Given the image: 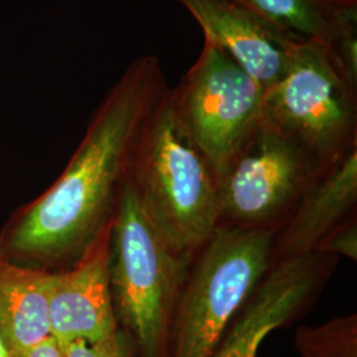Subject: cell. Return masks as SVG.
I'll return each mask as SVG.
<instances>
[{
  "instance_id": "1",
  "label": "cell",
  "mask_w": 357,
  "mask_h": 357,
  "mask_svg": "<svg viewBox=\"0 0 357 357\" xmlns=\"http://www.w3.org/2000/svg\"><path fill=\"white\" fill-rule=\"evenodd\" d=\"M155 56H144L107 91L63 175L17 221L8 248L38 261L81 255L110 221L142 132L168 93Z\"/></svg>"
},
{
  "instance_id": "2",
  "label": "cell",
  "mask_w": 357,
  "mask_h": 357,
  "mask_svg": "<svg viewBox=\"0 0 357 357\" xmlns=\"http://www.w3.org/2000/svg\"><path fill=\"white\" fill-rule=\"evenodd\" d=\"M195 257L162 236L126 178L110 220V290L138 357H169L171 328Z\"/></svg>"
},
{
  "instance_id": "3",
  "label": "cell",
  "mask_w": 357,
  "mask_h": 357,
  "mask_svg": "<svg viewBox=\"0 0 357 357\" xmlns=\"http://www.w3.org/2000/svg\"><path fill=\"white\" fill-rule=\"evenodd\" d=\"M128 178L172 248L197 255L221 220L216 174L178 123L168 93L142 132Z\"/></svg>"
},
{
  "instance_id": "4",
  "label": "cell",
  "mask_w": 357,
  "mask_h": 357,
  "mask_svg": "<svg viewBox=\"0 0 357 357\" xmlns=\"http://www.w3.org/2000/svg\"><path fill=\"white\" fill-rule=\"evenodd\" d=\"M264 227H218L192 261L171 328L169 357H211L273 261Z\"/></svg>"
},
{
  "instance_id": "5",
  "label": "cell",
  "mask_w": 357,
  "mask_h": 357,
  "mask_svg": "<svg viewBox=\"0 0 357 357\" xmlns=\"http://www.w3.org/2000/svg\"><path fill=\"white\" fill-rule=\"evenodd\" d=\"M357 78L319 40L298 43L281 79L264 91L261 118L324 169L356 144Z\"/></svg>"
},
{
  "instance_id": "6",
  "label": "cell",
  "mask_w": 357,
  "mask_h": 357,
  "mask_svg": "<svg viewBox=\"0 0 357 357\" xmlns=\"http://www.w3.org/2000/svg\"><path fill=\"white\" fill-rule=\"evenodd\" d=\"M262 96L255 79L206 38L196 63L168 91L178 123L216 175L259 122Z\"/></svg>"
},
{
  "instance_id": "7",
  "label": "cell",
  "mask_w": 357,
  "mask_h": 357,
  "mask_svg": "<svg viewBox=\"0 0 357 357\" xmlns=\"http://www.w3.org/2000/svg\"><path fill=\"white\" fill-rule=\"evenodd\" d=\"M324 171L301 144L261 118L216 175L220 216L257 227Z\"/></svg>"
},
{
  "instance_id": "8",
  "label": "cell",
  "mask_w": 357,
  "mask_h": 357,
  "mask_svg": "<svg viewBox=\"0 0 357 357\" xmlns=\"http://www.w3.org/2000/svg\"><path fill=\"white\" fill-rule=\"evenodd\" d=\"M335 257L311 252L277 261L259 281L211 357H257L265 339L291 323L331 271Z\"/></svg>"
},
{
  "instance_id": "9",
  "label": "cell",
  "mask_w": 357,
  "mask_h": 357,
  "mask_svg": "<svg viewBox=\"0 0 357 357\" xmlns=\"http://www.w3.org/2000/svg\"><path fill=\"white\" fill-rule=\"evenodd\" d=\"M109 264L110 221L82 250L75 268L53 274L50 323L52 337L60 344L96 343L119 330Z\"/></svg>"
},
{
  "instance_id": "10",
  "label": "cell",
  "mask_w": 357,
  "mask_h": 357,
  "mask_svg": "<svg viewBox=\"0 0 357 357\" xmlns=\"http://www.w3.org/2000/svg\"><path fill=\"white\" fill-rule=\"evenodd\" d=\"M178 1L200 24L205 38L228 53L264 91L281 79L302 41L236 0Z\"/></svg>"
},
{
  "instance_id": "11",
  "label": "cell",
  "mask_w": 357,
  "mask_h": 357,
  "mask_svg": "<svg viewBox=\"0 0 357 357\" xmlns=\"http://www.w3.org/2000/svg\"><path fill=\"white\" fill-rule=\"evenodd\" d=\"M310 190L280 237L274 240V262L314 252L356 205V144L321 172Z\"/></svg>"
},
{
  "instance_id": "12",
  "label": "cell",
  "mask_w": 357,
  "mask_h": 357,
  "mask_svg": "<svg viewBox=\"0 0 357 357\" xmlns=\"http://www.w3.org/2000/svg\"><path fill=\"white\" fill-rule=\"evenodd\" d=\"M53 274L43 268L17 266L0 257V342L10 357L51 337Z\"/></svg>"
},
{
  "instance_id": "13",
  "label": "cell",
  "mask_w": 357,
  "mask_h": 357,
  "mask_svg": "<svg viewBox=\"0 0 357 357\" xmlns=\"http://www.w3.org/2000/svg\"><path fill=\"white\" fill-rule=\"evenodd\" d=\"M287 33L319 40L345 59L357 54V0H243Z\"/></svg>"
},
{
  "instance_id": "14",
  "label": "cell",
  "mask_w": 357,
  "mask_h": 357,
  "mask_svg": "<svg viewBox=\"0 0 357 357\" xmlns=\"http://www.w3.org/2000/svg\"><path fill=\"white\" fill-rule=\"evenodd\" d=\"M299 357H357V315L347 314L295 332Z\"/></svg>"
},
{
  "instance_id": "15",
  "label": "cell",
  "mask_w": 357,
  "mask_h": 357,
  "mask_svg": "<svg viewBox=\"0 0 357 357\" xmlns=\"http://www.w3.org/2000/svg\"><path fill=\"white\" fill-rule=\"evenodd\" d=\"M63 347L66 357H138L135 344L121 327L114 335L100 342H73Z\"/></svg>"
},
{
  "instance_id": "16",
  "label": "cell",
  "mask_w": 357,
  "mask_h": 357,
  "mask_svg": "<svg viewBox=\"0 0 357 357\" xmlns=\"http://www.w3.org/2000/svg\"><path fill=\"white\" fill-rule=\"evenodd\" d=\"M314 252L331 257H347L349 259L357 258V225L356 222L342 224L336 229L324 237Z\"/></svg>"
},
{
  "instance_id": "17",
  "label": "cell",
  "mask_w": 357,
  "mask_h": 357,
  "mask_svg": "<svg viewBox=\"0 0 357 357\" xmlns=\"http://www.w3.org/2000/svg\"><path fill=\"white\" fill-rule=\"evenodd\" d=\"M13 357H66L64 347L60 344L54 337H48L43 343L32 347L22 355Z\"/></svg>"
},
{
  "instance_id": "18",
  "label": "cell",
  "mask_w": 357,
  "mask_h": 357,
  "mask_svg": "<svg viewBox=\"0 0 357 357\" xmlns=\"http://www.w3.org/2000/svg\"><path fill=\"white\" fill-rule=\"evenodd\" d=\"M0 357H10L8 352L4 348V345L1 344V342H0Z\"/></svg>"
},
{
  "instance_id": "19",
  "label": "cell",
  "mask_w": 357,
  "mask_h": 357,
  "mask_svg": "<svg viewBox=\"0 0 357 357\" xmlns=\"http://www.w3.org/2000/svg\"><path fill=\"white\" fill-rule=\"evenodd\" d=\"M236 1H238V3H241V4H243V0H236ZM243 6H245V4H243ZM246 7H248V6H246Z\"/></svg>"
}]
</instances>
